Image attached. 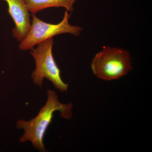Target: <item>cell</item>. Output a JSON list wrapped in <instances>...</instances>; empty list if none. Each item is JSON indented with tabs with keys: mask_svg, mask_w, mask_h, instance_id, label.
I'll list each match as a JSON object with an SVG mask.
<instances>
[{
	"mask_svg": "<svg viewBox=\"0 0 152 152\" xmlns=\"http://www.w3.org/2000/svg\"><path fill=\"white\" fill-rule=\"evenodd\" d=\"M47 94L46 103L35 118L28 121L18 120L16 124L18 129H23L24 131L23 135L20 137V141H30L35 148L42 152L46 151L44 138L47 129L52 123L54 113L58 111L61 113L60 116L66 120L71 119L72 116V104L60 102L54 91L48 90Z\"/></svg>",
	"mask_w": 152,
	"mask_h": 152,
	"instance_id": "1",
	"label": "cell"
},
{
	"mask_svg": "<svg viewBox=\"0 0 152 152\" xmlns=\"http://www.w3.org/2000/svg\"><path fill=\"white\" fill-rule=\"evenodd\" d=\"M77 0H24L29 12L35 14L45 9L50 7H64L68 12L73 11Z\"/></svg>",
	"mask_w": 152,
	"mask_h": 152,
	"instance_id": "6",
	"label": "cell"
},
{
	"mask_svg": "<svg viewBox=\"0 0 152 152\" xmlns=\"http://www.w3.org/2000/svg\"><path fill=\"white\" fill-rule=\"evenodd\" d=\"M91 67L99 78L107 81L117 80L132 69L130 55L124 49L104 47L93 59Z\"/></svg>",
	"mask_w": 152,
	"mask_h": 152,
	"instance_id": "2",
	"label": "cell"
},
{
	"mask_svg": "<svg viewBox=\"0 0 152 152\" xmlns=\"http://www.w3.org/2000/svg\"><path fill=\"white\" fill-rule=\"evenodd\" d=\"M32 22L28 33L19 45L21 50H31L36 45L58 35L69 34L78 36L83 30L80 27L70 23V15L67 11L61 21L56 24L43 21L36 16L35 14H32Z\"/></svg>",
	"mask_w": 152,
	"mask_h": 152,
	"instance_id": "4",
	"label": "cell"
},
{
	"mask_svg": "<svg viewBox=\"0 0 152 152\" xmlns=\"http://www.w3.org/2000/svg\"><path fill=\"white\" fill-rule=\"evenodd\" d=\"M7 4L8 12L13 20L14 38L21 42L27 36L31 26L30 14L24 0H4Z\"/></svg>",
	"mask_w": 152,
	"mask_h": 152,
	"instance_id": "5",
	"label": "cell"
},
{
	"mask_svg": "<svg viewBox=\"0 0 152 152\" xmlns=\"http://www.w3.org/2000/svg\"><path fill=\"white\" fill-rule=\"evenodd\" d=\"M54 39H49L38 44L36 48L31 50V55L36 62V69L31 75L34 83L42 87L44 79L53 83L55 88L61 92H67L69 84L63 81L61 71L57 65L53 54Z\"/></svg>",
	"mask_w": 152,
	"mask_h": 152,
	"instance_id": "3",
	"label": "cell"
}]
</instances>
